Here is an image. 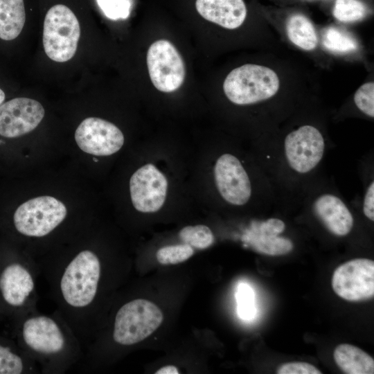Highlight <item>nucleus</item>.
<instances>
[{"label": "nucleus", "instance_id": "f257e3e1", "mask_svg": "<svg viewBox=\"0 0 374 374\" xmlns=\"http://www.w3.org/2000/svg\"><path fill=\"white\" fill-rule=\"evenodd\" d=\"M13 327L15 341L43 373H63L83 358L82 345L57 310L46 314L37 310Z\"/></svg>", "mask_w": 374, "mask_h": 374}, {"label": "nucleus", "instance_id": "f03ea898", "mask_svg": "<svg viewBox=\"0 0 374 374\" xmlns=\"http://www.w3.org/2000/svg\"><path fill=\"white\" fill-rule=\"evenodd\" d=\"M37 262L8 243L0 244V317L12 324L37 310Z\"/></svg>", "mask_w": 374, "mask_h": 374}, {"label": "nucleus", "instance_id": "7ed1b4c3", "mask_svg": "<svg viewBox=\"0 0 374 374\" xmlns=\"http://www.w3.org/2000/svg\"><path fill=\"white\" fill-rule=\"evenodd\" d=\"M66 206L54 197L44 195L18 205L10 215L0 218V226L12 235L42 239L53 233L65 221Z\"/></svg>", "mask_w": 374, "mask_h": 374}, {"label": "nucleus", "instance_id": "20e7f679", "mask_svg": "<svg viewBox=\"0 0 374 374\" xmlns=\"http://www.w3.org/2000/svg\"><path fill=\"white\" fill-rule=\"evenodd\" d=\"M280 88L277 73L271 68L246 64L233 69L223 82L226 98L238 105H247L267 100Z\"/></svg>", "mask_w": 374, "mask_h": 374}, {"label": "nucleus", "instance_id": "39448f33", "mask_svg": "<svg viewBox=\"0 0 374 374\" xmlns=\"http://www.w3.org/2000/svg\"><path fill=\"white\" fill-rule=\"evenodd\" d=\"M163 319L162 312L153 303L143 299L131 300L114 316L112 339L122 346L138 344L154 332Z\"/></svg>", "mask_w": 374, "mask_h": 374}, {"label": "nucleus", "instance_id": "423d86ee", "mask_svg": "<svg viewBox=\"0 0 374 374\" xmlns=\"http://www.w3.org/2000/svg\"><path fill=\"white\" fill-rule=\"evenodd\" d=\"M80 36L78 20L70 8L62 4L47 12L43 28V46L46 55L57 62H64L75 55Z\"/></svg>", "mask_w": 374, "mask_h": 374}, {"label": "nucleus", "instance_id": "0eeeda50", "mask_svg": "<svg viewBox=\"0 0 374 374\" xmlns=\"http://www.w3.org/2000/svg\"><path fill=\"white\" fill-rule=\"evenodd\" d=\"M326 149L320 130L311 125H303L290 132L284 140V157L288 166L297 174L312 171L321 161Z\"/></svg>", "mask_w": 374, "mask_h": 374}, {"label": "nucleus", "instance_id": "6e6552de", "mask_svg": "<svg viewBox=\"0 0 374 374\" xmlns=\"http://www.w3.org/2000/svg\"><path fill=\"white\" fill-rule=\"evenodd\" d=\"M147 66L152 83L160 91L172 92L184 82L186 67L182 57L166 39L157 40L150 46Z\"/></svg>", "mask_w": 374, "mask_h": 374}, {"label": "nucleus", "instance_id": "1a4fd4ad", "mask_svg": "<svg viewBox=\"0 0 374 374\" xmlns=\"http://www.w3.org/2000/svg\"><path fill=\"white\" fill-rule=\"evenodd\" d=\"M332 287L339 296L346 301H359L373 297V260L356 258L341 265L333 273Z\"/></svg>", "mask_w": 374, "mask_h": 374}, {"label": "nucleus", "instance_id": "9d476101", "mask_svg": "<svg viewBox=\"0 0 374 374\" xmlns=\"http://www.w3.org/2000/svg\"><path fill=\"white\" fill-rule=\"evenodd\" d=\"M74 136L81 150L95 156H109L117 152L125 141L123 132L117 126L97 117L83 120Z\"/></svg>", "mask_w": 374, "mask_h": 374}, {"label": "nucleus", "instance_id": "9b49d317", "mask_svg": "<svg viewBox=\"0 0 374 374\" xmlns=\"http://www.w3.org/2000/svg\"><path fill=\"white\" fill-rule=\"evenodd\" d=\"M45 115L42 104L32 98L19 97L0 106V137L15 139L34 130Z\"/></svg>", "mask_w": 374, "mask_h": 374}, {"label": "nucleus", "instance_id": "f8f14e48", "mask_svg": "<svg viewBox=\"0 0 374 374\" xmlns=\"http://www.w3.org/2000/svg\"><path fill=\"white\" fill-rule=\"evenodd\" d=\"M168 181L154 165L139 168L130 180V191L135 209L142 213L159 211L166 200Z\"/></svg>", "mask_w": 374, "mask_h": 374}, {"label": "nucleus", "instance_id": "ddd939ff", "mask_svg": "<svg viewBox=\"0 0 374 374\" xmlns=\"http://www.w3.org/2000/svg\"><path fill=\"white\" fill-rule=\"evenodd\" d=\"M217 188L222 198L235 206H242L251 196V184L240 160L231 154H224L214 168Z\"/></svg>", "mask_w": 374, "mask_h": 374}, {"label": "nucleus", "instance_id": "4468645a", "mask_svg": "<svg viewBox=\"0 0 374 374\" xmlns=\"http://www.w3.org/2000/svg\"><path fill=\"white\" fill-rule=\"evenodd\" d=\"M285 228V223L277 218L255 221L246 231L242 239L258 253L268 256L285 255L294 248L291 240L279 235Z\"/></svg>", "mask_w": 374, "mask_h": 374}, {"label": "nucleus", "instance_id": "2eb2a0df", "mask_svg": "<svg viewBox=\"0 0 374 374\" xmlns=\"http://www.w3.org/2000/svg\"><path fill=\"white\" fill-rule=\"evenodd\" d=\"M312 208L317 218L332 234L348 235L354 224V218L346 203L332 193H323L313 202Z\"/></svg>", "mask_w": 374, "mask_h": 374}, {"label": "nucleus", "instance_id": "dca6fc26", "mask_svg": "<svg viewBox=\"0 0 374 374\" xmlns=\"http://www.w3.org/2000/svg\"><path fill=\"white\" fill-rule=\"evenodd\" d=\"M195 7L204 19L227 29L238 28L247 16L244 0H196Z\"/></svg>", "mask_w": 374, "mask_h": 374}, {"label": "nucleus", "instance_id": "f3484780", "mask_svg": "<svg viewBox=\"0 0 374 374\" xmlns=\"http://www.w3.org/2000/svg\"><path fill=\"white\" fill-rule=\"evenodd\" d=\"M333 356L339 368L347 374L374 373V360L362 349L348 344L336 347Z\"/></svg>", "mask_w": 374, "mask_h": 374}, {"label": "nucleus", "instance_id": "a211bd4d", "mask_svg": "<svg viewBox=\"0 0 374 374\" xmlns=\"http://www.w3.org/2000/svg\"><path fill=\"white\" fill-rule=\"evenodd\" d=\"M26 20L24 0H0V38L10 41L19 36Z\"/></svg>", "mask_w": 374, "mask_h": 374}, {"label": "nucleus", "instance_id": "6ab92c4d", "mask_svg": "<svg viewBox=\"0 0 374 374\" xmlns=\"http://www.w3.org/2000/svg\"><path fill=\"white\" fill-rule=\"evenodd\" d=\"M285 29L289 39L297 47L305 51H312L317 47L318 39L314 26L304 14L289 15Z\"/></svg>", "mask_w": 374, "mask_h": 374}, {"label": "nucleus", "instance_id": "aec40b11", "mask_svg": "<svg viewBox=\"0 0 374 374\" xmlns=\"http://www.w3.org/2000/svg\"><path fill=\"white\" fill-rule=\"evenodd\" d=\"M369 13L367 5L361 0H335L332 14L341 22H354L364 19Z\"/></svg>", "mask_w": 374, "mask_h": 374}, {"label": "nucleus", "instance_id": "412c9836", "mask_svg": "<svg viewBox=\"0 0 374 374\" xmlns=\"http://www.w3.org/2000/svg\"><path fill=\"white\" fill-rule=\"evenodd\" d=\"M322 42L327 49L335 53H346L357 48V43L351 35L332 26L324 31Z\"/></svg>", "mask_w": 374, "mask_h": 374}, {"label": "nucleus", "instance_id": "4be33fe9", "mask_svg": "<svg viewBox=\"0 0 374 374\" xmlns=\"http://www.w3.org/2000/svg\"><path fill=\"white\" fill-rule=\"evenodd\" d=\"M181 241L197 249H205L214 242L211 230L205 225L187 226L179 233Z\"/></svg>", "mask_w": 374, "mask_h": 374}, {"label": "nucleus", "instance_id": "5701e85b", "mask_svg": "<svg viewBox=\"0 0 374 374\" xmlns=\"http://www.w3.org/2000/svg\"><path fill=\"white\" fill-rule=\"evenodd\" d=\"M237 310L240 318L245 321L252 320L256 315L255 294L250 285L240 283L237 287Z\"/></svg>", "mask_w": 374, "mask_h": 374}, {"label": "nucleus", "instance_id": "b1692460", "mask_svg": "<svg viewBox=\"0 0 374 374\" xmlns=\"http://www.w3.org/2000/svg\"><path fill=\"white\" fill-rule=\"evenodd\" d=\"M193 253V248L187 244L170 245L157 251V259L163 265H175L186 261Z\"/></svg>", "mask_w": 374, "mask_h": 374}, {"label": "nucleus", "instance_id": "393cba45", "mask_svg": "<svg viewBox=\"0 0 374 374\" xmlns=\"http://www.w3.org/2000/svg\"><path fill=\"white\" fill-rule=\"evenodd\" d=\"M356 107L364 114L374 117V82H368L361 85L354 94Z\"/></svg>", "mask_w": 374, "mask_h": 374}, {"label": "nucleus", "instance_id": "a878e982", "mask_svg": "<svg viewBox=\"0 0 374 374\" xmlns=\"http://www.w3.org/2000/svg\"><path fill=\"white\" fill-rule=\"evenodd\" d=\"M105 15L112 19H125L130 15V0H97Z\"/></svg>", "mask_w": 374, "mask_h": 374}, {"label": "nucleus", "instance_id": "bb28decb", "mask_svg": "<svg viewBox=\"0 0 374 374\" xmlns=\"http://www.w3.org/2000/svg\"><path fill=\"white\" fill-rule=\"evenodd\" d=\"M278 374H321L314 365L301 362H288L282 364L276 371Z\"/></svg>", "mask_w": 374, "mask_h": 374}, {"label": "nucleus", "instance_id": "cd10ccee", "mask_svg": "<svg viewBox=\"0 0 374 374\" xmlns=\"http://www.w3.org/2000/svg\"><path fill=\"white\" fill-rule=\"evenodd\" d=\"M363 212L370 220H374V182L368 186L363 200Z\"/></svg>", "mask_w": 374, "mask_h": 374}, {"label": "nucleus", "instance_id": "c85d7f7f", "mask_svg": "<svg viewBox=\"0 0 374 374\" xmlns=\"http://www.w3.org/2000/svg\"><path fill=\"white\" fill-rule=\"evenodd\" d=\"M8 349L7 338L0 335V364L4 359Z\"/></svg>", "mask_w": 374, "mask_h": 374}, {"label": "nucleus", "instance_id": "c756f323", "mask_svg": "<svg viewBox=\"0 0 374 374\" xmlns=\"http://www.w3.org/2000/svg\"><path fill=\"white\" fill-rule=\"evenodd\" d=\"M156 374H178V369L172 365L163 366L155 372Z\"/></svg>", "mask_w": 374, "mask_h": 374}, {"label": "nucleus", "instance_id": "7c9ffc66", "mask_svg": "<svg viewBox=\"0 0 374 374\" xmlns=\"http://www.w3.org/2000/svg\"><path fill=\"white\" fill-rule=\"evenodd\" d=\"M6 95L4 91L0 89V106L4 103Z\"/></svg>", "mask_w": 374, "mask_h": 374}, {"label": "nucleus", "instance_id": "2f4dec72", "mask_svg": "<svg viewBox=\"0 0 374 374\" xmlns=\"http://www.w3.org/2000/svg\"><path fill=\"white\" fill-rule=\"evenodd\" d=\"M1 321H2V320H1V317H0V322H1Z\"/></svg>", "mask_w": 374, "mask_h": 374}]
</instances>
